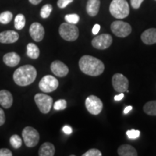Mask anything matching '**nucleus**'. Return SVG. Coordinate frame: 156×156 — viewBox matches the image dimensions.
<instances>
[{"instance_id":"obj_22","label":"nucleus","mask_w":156,"mask_h":156,"mask_svg":"<svg viewBox=\"0 0 156 156\" xmlns=\"http://www.w3.org/2000/svg\"><path fill=\"white\" fill-rule=\"evenodd\" d=\"M143 111L150 116H156V101H148L144 105Z\"/></svg>"},{"instance_id":"obj_19","label":"nucleus","mask_w":156,"mask_h":156,"mask_svg":"<svg viewBox=\"0 0 156 156\" xmlns=\"http://www.w3.org/2000/svg\"><path fill=\"white\" fill-rule=\"evenodd\" d=\"M55 154V147L52 143L45 142L41 146L38 151V155L40 156H54Z\"/></svg>"},{"instance_id":"obj_2","label":"nucleus","mask_w":156,"mask_h":156,"mask_svg":"<svg viewBox=\"0 0 156 156\" xmlns=\"http://www.w3.org/2000/svg\"><path fill=\"white\" fill-rule=\"evenodd\" d=\"M37 71L34 66L24 65L19 67L13 74V80L19 86H27L36 80Z\"/></svg>"},{"instance_id":"obj_7","label":"nucleus","mask_w":156,"mask_h":156,"mask_svg":"<svg viewBox=\"0 0 156 156\" xmlns=\"http://www.w3.org/2000/svg\"><path fill=\"white\" fill-rule=\"evenodd\" d=\"M111 29L113 34L119 38H125L132 32L131 25L121 20L113 22L111 25Z\"/></svg>"},{"instance_id":"obj_5","label":"nucleus","mask_w":156,"mask_h":156,"mask_svg":"<svg viewBox=\"0 0 156 156\" xmlns=\"http://www.w3.org/2000/svg\"><path fill=\"white\" fill-rule=\"evenodd\" d=\"M22 136L25 145L28 147H34L36 146L40 140L38 132L31 126H26L23 129Z\"/></svg>"},{"instance_id":"obj_34","label":"nucleus","mask_w":156,"mask_h":156,"mask_svg":"<svg viewBox=\"0 0 156 156\" xmlns=\"http://www.w3.org/2000/svg\"><path fill=\"white\" fill-rule=\"evenodd\" d=\"M5 122V114L4 111L0 108V126H2Z\"/></svg>"},{"instance_id":"obj_6","label":"nucleus","mask_w":156,"mask_h":156,"mask_svg":"<svg viewBox=\"0 0 156 156\" xmlns=\"http://www.w3.org/2000/svg\"><path fill=\"white\" fill-rule=\"evenodd\" d=\"M35 102L40 112L43 114H48L53 104V98L44 93H37L34 97Z\"/></svg>"},{"instance_id":"obj_17","label":"nucleus","mask_w":156,"mask_h":156,"mask_svg":"<svg viewBox=\"0 0 156 156\" xmlns=\"http://www.w3.org/2000/svg\"><path fill=\"white\" fill-rule=\"evenodd\" d=\"M3 61L6 65L8 67H16L20 63V57L15 52H9V53L6 54L3 57Z\"/></svg>"},{"instance_id":"obj_14","label":"nucleus","mask_w":156,"mask_h":156,"mask_svg":"<svg viewBox=\"0 0 156 156\" xmlns=\"http://www.w3.org/2000/svg\"><path fill=\"white\" fill-rule=\"evenodd\" d=\"M18 39V33L15 30H5L0 33V43L2 44H13Z\"/></svg>"},{"instance_id":"obj_4","label":"nucleus","mask_w":156,"mask_h":156,"mask_svg":"<svg viewBox=\"0 0 156 156\" xmlns=\"http://www.w3.org/2000/svg\"><path fill=\"white\" fill-rule=\"evenodd\" d=\"M59 35L64 40L67 41H75L79 37V29L75 25L64 23L58 29Z\"/></svg>"},{"instance_id":"obj_13","label":"nucleus","mask_w":156,"mask_h":156,"mask_svg":"<svg viewBox=\"0 0 156 156\" xmlns=\"http://www.w3.org/2000/svg\"><path fill=\"white\" fill-rule=\"evenodd\" d=\"M51 70L57 77H63L67 75L69 73V68L65 64L61 61H54L51 64Z\"/></svg>"},{"instance_id":"obj_31","label":"nucleus","mask_w":156,"mask_h":156,"mask_svg":"<svg viewBox=\"0 0 156 156\" xmlns=\"http://www.w3.org/2000/svg\"><path fill=\"white\" fill-rule=\"evenodd\" d=\"M73 2V0H58L57 2V6L59 8L63 9L65 8L69 4L72 3Z\"/></svg>"},{"instance_id":"obj_20","label":"nucleus","mask_w":156,"mask_h":156,"mask_svg":"<svg viewBox=\"0 0 156 156\" xmlns=\"http://www.w3.org/2000/svg\"><path fill=\"white\" fill-rule=\"evenodd\" d=\"M118 155L120 156H136L138 154L133 146L122 145L118 148Z\"/></svg>"},{"instance_id":"obj_37","label":"nucleus","mask_w":156,"mask_h":156,"mask_svg":"<svg viewBox=\"0 0 156 156\" xmlns=\"http://www.w3.org/2000/svg\"><path fill=\"white\" fill-rule=\"evenodd\" d=\"M124 93H120V94L117 95H115L114 96V100L116 101H121L122 99H123V98H124Z\"/></svg>"},{"instance_id":"obj_9","label":"nucleus","mask_w":156,"mask_h":156,"mask_svg":"<svg viewBox=\"0 0 156 156\" xmlns=\"http://www.w3.org/2000/svg\"><path fill=\"white\" fill-rule=\"evenodd\" d=\"M103 103L98 97L90 95L85 100V107L89 113L93 115H98L103 109Z\"/></svg>"},{"instance_id":"obj_29","label":"nucleus","mask_w":156,"mask_h":156,"mask_svg":"<svg viewBox=\"0 0 156 156\" xmlns=\"http://www.w3.org/2000/svg\"><path fill=\"white\" fill-rule=\"evenodd\" d=\"M126 135L129 139L132 140H134L138 138L140 135V132L139 130H134V129H132V130H129V131L126 132Z\"/></svg>"},{"instance_id":"obj_16","label":"nucleus","mask_w":156,"mask_h":156,"mask_svg":"<svg viewBox=\"0 0 156 156\" xmlns=\"http://www.w3.org/2000/svg\"><path fill=\"white\" fill-rule=\"evenodd\" d=\"M13 103L12 93L7 90H0V105L5 108H10Z\"/></svg>"},{"instance_id":"obj_12","label":"nucleus","mask_w":156,"mask_h":156,"mask_svg":"<svg viewBox=\"0 0 156 156\" xmlns=\"http://www.w3.org/2000/svg\"><path fill=\"white\" fill-rule=\"evenodd\" d=\"M30 35L35 41L40 42L44 38L45 35V30L41 24L39 23H32L29 29Z\"/></svg>"},{"instance_id":"obj_24","label":"nucleus","mask_w":156,"mask_h":156,"mask_svg":"<svg viewBox=\"0 0 156 156\" xmlns=\"http://www.w3.org/2000/svg\"><path fill=\"white\" fill-rule=\"evenodd\" d=\"M12 13L9 11H5L0 14V23L2 24H8L12 20Z\"/></svg>"},{"instance_id":"obj_18","label":"nucleus","mask_w":156,"mask_h":156,"mask_svg":"<svg viewBox=\"0 0 156 156\" xmlns=\"http://www.w3.org/2000/svg\"><path fill=\"white\" fill-rule=\"evenodd\" d=\"M100 0H88L86 5L87 13L90 16H96L100 9Z\"/></svg>"},{"instance_id":"obj_30","label":"nucleus","mask_w":156,"mask_h":156,"mask_svg":"<svg viewBox=\"0 0 156 156\" xmlns=\"http://www.w3.org/2000/svg\"><path fill=\"white\" fill-rule=\"evenodd\" d=\"M102 153L99 150L95 149V148H93V149L89 150L86 153H84L83 156H101Z\"/></svg>"},{"instance_id":"obj_39","label":"nucleus","mask_w":156,"mask_h":156,"mask_svg":"<svg viewBox=\"0 0 156 156\" xmlns=\"http://www.w3.org/2000/svg\"><path fill=\"white\" fill-rule=\"evenodd\" d=\"M132 110V106H126V108H124V114H128V113L129 112H131Z\"/></svg>"},{"instance_id":"obj_23","label":"nucleus","mask_w":156,"mask_h":156,"mask_svg":"<svg viewBox=\"0 0 156 156\" xmlns=\"http://www.w3.org/2000/svg\"><path fill=\"white\" fill-rule=\"evenodd\" d=\"M25 25V17L23 14H18L15 19V28L17 30H22Z\"/></svg>"},{"instance_id":"obj_11","label":"nucleus","mask_w":156,"mask_h":156,"mask_svg":"<svg viewBox=\"0 0 156 156\" xmlns=\"http://www.w3.org/2000/svg\"><path fill=\"white\" fill-rule=\"evenodd\" d=\"M113 39L111 35L107 34L95 36L92 40V46L97 49L103 50L108 48L112 44Z\"/></svg>"},{"instance_id":"obj_25","label":"nucleus","mask_w":156,"mask_h":156,"mask_svg":"<svg viewBox=\"0 0 156 156\" xmlns=\"http://www.w3.org/2000/svg\"><path fill=\"white\" fill-rule=\"evenodd\" d=\"M52 9H53V7H52V5H50V4H47V5H44L40 12L41 17L44 19L48 18V17L50 16L51 13Z\"/></svg>"},{"instance_id":"obj_38","label":"nucleus","mask_w":156,"mask_h":156,"mask_svg":"<svg viewBox=\"0 0 156 156\" xmlns=\"http://www.w3.org/2000/svg\"><path fill=\"white\" fill-rule=\"evenodd\" d=\"M30 2V3L34 5H38L39 3H41L42 2V0H28Z\"/></svg>"},{"instance_id":"obj_33","label":"nucleus","mask_w":156,"mask_h":156,"mask_svg":"<svg viewBox=\"0 0 156 156\" xmlns=\"http://www.w3.org/2000/svg\"><path fill=\"white\" fill-rule=\"evenodd\" d=\"M0 156H12V153L7 148L0 149Z\"/></svg>"},{"instance_id":"obj_10","label":"nucleus","mask_w":156,"mask_h":156,"mask_svg":"<svg viewBox=\"0 0 156 156\" xmlns=\"http://www.w3.org/2000/svg\"><path fill=\"white\" fill-rule=\"evenodd\" d=\"M112 85L117 93H124L129 87V80L121 73H116L112 77Z\"/></svg>"},{"instance_id":"obj_8","label":"nucleus","mask_w":156,"mask_h":156,"mask_svg":"<svg viewBox=\"0 0 156 156\" xmlns=\"http://www.w3.org/2000/svg\"><path fill=\"white\" fill-rule=\"evenodd\" d=\"M39 88L44 93H51L57 89L58 80L51 75H46L39 82Z\"/></svg>"},{"instance_id":"obj_28","label":"nucleus","mask_w":156,"mask_h":156,"mask_svg":"<svg viewBox=\"0 0 156 156\" xmlns=\"http://www.w3.org/2000/svg\"><path fill=\"white\" fill-rule=\"evenodd\" d=\"M67 108V101L64 99H59L56 101L54 104V108L56 111L64 110Z\"/></svg>"},{"instance_id":"obj_32","label":"nucleus","mask_w":156,"mask_h":156,"mask_svg":"<svg viewBox=\"0 0 156 156\" xmlns=\"http://www.w3.org/2000/svg\"><path fill=\"white\" fill-rule=\"evenodd\" d=\"M144 0H130L132 7L134 9H139Z\"/></svg>"},{"instance_id":"obj_36","label":"nucleus","mask_w":156,"mask_h":156,"mask_svg":"<svg viewBox=\"0 0 156 156\" xmlns=\"http://www.w3.org/2000/svg\"><path fill=\"white\" fill-rule=\"evenodd\" d=\"M100 29H101V25L99 24H95L93 28V30H92L93 34L94 35H97L98 34Z\"/></svg>"},{"instance_id":"obj_21","label":"nucleus","mask_w":156,"mask_h":156,"mask_svg":"<svg viewBox=\"0 0 156 156\" xmlns=\"http://www.w3.org/2000/svg\"><path fill=\"white\" fill-rule=\"evenodd\" d=\"M27 55L33 59H36L40 55V50L36 44L30 43L27 45Z\"/></svg>"},{"instance_id":"obj_35","label":"nucleus","mask_w":156,"mask_h":156,"mask_svg":"<svg viewBox=\"0 0 156 156\" xmlns=\"http://www.w3.org/2000/svg\"><path fill=\"white\" fill-rule=\"evenodd\" d=\"M62 131H63L64 133H65L66 134H70L73 133V129H72V127H70L69 126L66 125L62 128Z\"/></svg>"},{"instance_id":"obj_26","label":"nucleus","mask_w":156,"mask_h":156,"mask_svg":"<svg viewBox=\"0 0 156 156\" xmlns=\"http://www.w3.org/2000/svg\"><path fill=\"white\" fill-rule=\"evenodd\" d=\"M9 142H10L11 145L15 149H18L22 146L23 141L21 137L17 134H14V135L11 136L10 139H9Z\"/></svg>"},{"instance_id":"obj_1","label":"nucleus","mask_w":156,"mask_h":156,"mask_svg":"<svg viewBox=\"0 0 156 156\" xmlns=\"http://www.w3.org/2000/svg\"><path fill=\"white\" fill-rule=\"evenodd\" d=\"M80 69L84 74L93 77L101 75L104 71V64L98 58L90 55L82 56L79 61Z\"/></svg>"},{"instance_id":"obj_3","label":"nucleus","mask_w":156,"mask_h":156,"mask_svg":"<svg viewBox=\"0 0 156 156\" xmlns=\"http://www.w3.org/2000/svg\"><path fill=\"white\" fill-rule=\"evenodd\" d=\"M109 11L116 19H124L129 14V7L126 0H112Z\"/></svg>"},{"instance_id":"obj_15","label":"nucleus","mask_w":156,"mask_h":156,"mask_svg":"<svg viewBox=\"0 0 156 156\" xmlns=\"http://www.w3.org/2000/svg\"><path fill=\"white\" fill-rule=\"evenodd\" d=\"M141 39L147 45L156 44V28H149L144 31L141 35Z\"/></svg>"},{"instance_id":"obj_27","label":"nucleus","mask_w":156,"mask_h":156,"mask_svg":"<svg viewBox=\"0 0 156 156\" xmlns=\"http://www.w3.org/2000/svg\"><path fill=\"white\" fill-rule=\"evenodd\" d=\"M64 19L67 21V23H70V24H74L76 25L78 23L80 20V17L79 15L77 14H69L65 15Z\"/></svg>"}]
</instances>
